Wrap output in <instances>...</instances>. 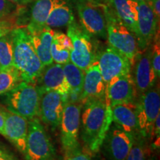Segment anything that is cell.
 Here are the masks:
<instances>
[{
  "label": "cell",
  "mask_w": 160,
  "mask_h": 160,
  "mask_svg": "<svg viewBox=\"0 0 160 160\" xmlns=\"http://www.w3.org/2000/svg\"><path fill=\"white\" fill-rule=\"evenodd\" d=\"M28 119L10 111H6L3 136L19 151L25 154Z\"/></svg>",
  "instance_id": "cell-17"
},
{
  "label": "cell",
  "mask_w": 160,
  "mask_h": 160,
  "mask_svg": "<svg viewBox=\"0 0 160 160\" xmlns=\"http://www.w3.org/2000/svg\"><path fill=\"white\" fill-rule=\"evenodd\" d=\"M13 42L11 32L0 37V69L13 67Z\"/></svg>",
  "instance_id": "cell-27"
},
{
  "label": "cell",
  "mask_w": 160,
  "mask_h": 160,
  "mask_svg": "<svg viewBox=\"0 0 160 160\" xmlns=\"http://www.w3.org/2000/svg\"><path fill=\"white\" fill-rule=\"evenodd\" d=\"M82 109V139L87 153H97L113 122L111 108L105 99H99L87 102Z\"/></svg>",
  "instance_id": "cell-1"
},
{
  "label": "cell",
  "mask_w": 160,
  "mask_h": 160,
  "mask_svg": "<svg viewBox=\"0 0 160 160\" xmlns=\"http://www.w3.org/2000/svg\"><path fill=\"white\" fill-rule=\"evenodd\" d=\"M75 19L73 10L67 2L64 0H55L45 25L51 28L68 27Z\"/></svg>",
  "instance_id": "cell-23"
},
{
  "label": "cell",
  "mask_w": 160,
  "mask_h": 160,
  "mask_svg": "<svg viewBox=\"0 0 160 160\" xmlns=\"http://www.w3.org/2000/svg\"><path fill=\"white\" fill-rule=\"evenodd\" d=\"M120 21L137 36L138 2L134 0H106Z\"/></svg>",
  "instance_id": "cell-19"
},
{
  "label": "cell",
  "mask_w": 160,
  "mask_h": 160,
  "mask_svg": "<svg viewBox=\"0 0 160 160\" xmlns=\"http://www.w3.org/2000/svg\"><path fill=\"white\" fill-rule=\"evenodd\" d=\"M76 7L81 27L91 37L107 39V26L102 4L79 0Z\"/></svg>",
  "instance_id": "cell-9"
},
{
  "label": "cell",
  "mask_w": 160,
  "mask_h": 160,
  "mask_svg": "<svg viewBox=\"0 0 160 160\" xmlns=\"http://www.w3.org/2000/svg\"><path fill=\"white\" fill-rule=\"evenodd\" d=\"M26 160H55L56 151L38 117L28 120Z\"/></svg>",
  "instance_id": "cell-7"
},
{
  "label": "cell",
  "mask_w": 160,
  "mask_h": 160,
  "mask_svg": "<svg viewBox=\"0 0 160 160\" xmlns=\"http://www.w3.org/2000/svg\"><path fill=\"white\" fill-rule=\"evenodd\" d=\"M159 21L149 0L138 2L137 40L139 51L147 49L155 38Z\"/></svg>",
  "instance_id": "cell-13"
},
{
  "label": "cell",
  "mask_w": 160,
  "mask_h": 160,
  "mask_svg": "<svg viewBox=\"0 0 160 160\" xmlns=\"http://www.w3.org/2000/svg\"><path fill=\"white\" fill-rule=\"evenodd\" d=\"M136 135L111 124L102 147L108 160H125L135 141Z\"/></svg>",
  "instance_id": "cell-10"
},
{
  "label": "cell",
  "mask_w": 160,
  "mask_h": 160,
  "mask_svg": "<svg viewBox=\"0 0 160 160\" xmlns=\"http://www.w3.org/2000/svg\"><path fill=\"white\" fill-rule=\"evenodd\" d=\"M22 82L19 71L13 67L0 69V95L5 94Z\"/></svg>",
  "instance_id": "cell-26"
},
{
  "label": "cell",
  "mask_w": 160,
  "mask_h": 160,
  "mask_svg": "<svg viewBox=\"0 0 160 160\" xmlns=\"http://www.w3.org/2000/svg\"><path fill=\"white\" fill-rule=\"evenodd\" d=\"M42 93L37 84L22 81L5 93V103L8 111L29 120L39 117L40 100Z\"/></svg>",
  "instance_id": "cell-3"
},
{
  "label": "cell",
  "mask_w": 160,
  "mask_h": 160,
  "mask_svg": "<svg viewBox=\"0 0 160 160\" xmlns=\"http://www.w3.org/2000/svg\"><path fill=\"white\" fill-rule=\"evenodd\" d=\"M17 5L8 0H0V19H5L15 13Z\"/></svg>",
  "instance_id": "cell-30"
},
{
  "label": "cell",
  "mask_w": 160,
  "mask_h": 160,
  "mask_svg": "<svg viewBox=\"0 0 160 160\" xmlns=\"http://www.w3.org/2000/svg\"><path fill=\"white\" fill-rule=\"evenodd\" d=\"M53 33L54 31L46 25L38 32L29 33L36 53L45 67L53 62L51 53Z\"/></svg>",
  "instance_id": "cell-22"
},
{
  "label": "cell",
  "mask_w": 160,
  "mask_h": 160,
  "mask_svg": "<svg viewBox=\"0 0 160 160\" xmlns=\"http://www.w3.org/2000/svg\"><path fill=\"white\" fill-rule=\"evenodd\" d=\"M106 84L100 72L97 60L85 71V77L80 104L93 100L105 99Z\"/></svg>",
  "instance_id": "cell-16"
},
{
  "label": "cell",
  "mask_w": 160,
  "mask_h": 160,
  "mask_svg": "<svg viewBox=\"0 0 160 160\" xmlns=\"http://www.w3.org/2000/svg\"><path fill=\"white\" fill-rule=\"evenodd\" d=\"M13 29V24L9 20L0 19V37L9 33Z\"/></svg>",
  "instance_id": "cell-32"
},
{
  "label": "cell",
  "mask_w": 160,
  "mask_h": 160,
  "mask_svg": "<svg viewBox=\"0 0 160 160\" xmlns=\"http://www.w3.org/2000/svg\"><path fill=\"white\" fill-rule=\"evenodd\" d=\"M147 160H157V159H156V158H155V157H151H151H149L148 158Z\"/></svg>",
  "instance_id": "cell-36"
},
{
  "label": "cell",
  "mask_w": 160,
  "mask_h": 160,
  "mask_svg": "<svg viewBox=\"0 0 160 160\" xmlns=\"http://www.w3.org/2000/svg\"><path fill=\"white\" fill-rule=\"evenodd\" d=\"M147 141L139 133L136 135L134 143L125 160H147L151 156V149Z\"/></svg>",
  "instance_id": "cell-28"
},
{
  "label": "cell",
  "mask_w": 160,
  "mask_h": 160,
  "mask_svg": "<svg viewBox=\"0 0 160 160\" xmlns=\"http://www.w3.org/2000/svg\"><path fill=\"white\" fill-rule=\"evenodd\" d=\"M13 42V65L19 71L22 81L37 84L45 66L36 53L31 37L24 28L11 31Z\"/></svg>",
  "instance_id": "cell-2"
},
{
  "label": "cell",
  "mask_w": 160,
  "mask_h": 160,
  "mask_svg": "<svg viewBox=\"0 0 160 160\" xmlns=\"http://www.w3.org/2000/svg\"><path fill=\"white\" fill-rule=\"evenodd\" d=\"M111 113L113 123L133 134L139 133L135 102L113 106L111 108Z\"/></svg>",
  "instance_id": "cell-20"
},
{
  "label": "cell",
  "mask_w": 160,
  "mask_h": 160,
  "mask_svg": "<svg viewBox=\"0 0 160 160\" xmlns=\"http://www.w3.org/2000/svg\"><path fill=\"white\" fill-rule=\"evenodd\" d=\"M8 1L18 5H27V4L31 3L33 0H8Z\"/></svg>",
  "instance_id": "cell-35"
},
{
  "label": "cell",
  "mask_w": 160,
  "mask_h": 160,
  "mask_svg": "<svg viewBox=\"0 0 160 160\" xmlns=\"http://www.w3.org/2000/svg\"><path fill=\"white\" fill-rule=\"evenodd\" d=\"M67 35L72 43L70 61L85 71L97 59V48L93 42V37L88 33L76 19L68 26Z\"/></svg>",
  "instance_id": "cell-5"
},
{
  "label": "cell",
  "mask_w": 160,
  "mask_h": 160,
  "mask_svg": "<svg viewBox=\"0 0 160 160\" xmlns=\"http://www.w3.org/2000/svg\"><path fill=\"white\" fill-rule=\"evenodd\" d=\"M137 98L135 84L131 73L112 79L106 84L105 101L112 108L120 104L133 102Z\"/></svg>",
  "instance_id": "cell-12"
},
{
  "label": "cell",
  "mask_w": 160,
  "mask_h": 160,
  "mask_svg": "<svg viewBox=\"0 0 160 160\" xmlns=\"http://www.w3.org/2000/svg\"><path fill=\"white\" fill-rule=\"evenodd\" d=\"M134 1H136V2H142V1H148V0H134Z\"/></svg>",
  "instance_id": "cell-37"
},
{
  "label": "cell",
  "mask_w": 160,
  "mask_h": 160,
  "mask_svg": "<svg viewBox=\"0 0 160 160\" xmlns=\"http://www.w3.org/2000/svg\"><path fill=\"white\" fill-rule=\"evenodd\" d=\"M65 101L60 93L54 91H45L40 100L39 117L52 130L59 128Z\"/></svg>",
  "instance_id": "cell-14"
},
{
  "label": "cell",
  "mask_w": 160,
  "mask_h": 160,
  "mask_svg": "<svg viewBox=\"0 0 160 160\" xmlns=\"http://www.w3.org/2000/svg\"><path fill=\"white\" fill-rule=\"evenodd\" d=\"M62 68L66 82L69 87V93L66 102L80 104L85 71L79 68L71 61L62 65Z\"/></svg>",
  "instance_id": "cell-21"
},
{
  "label": "cell",
  "mask_w": 160,
  "mask_h": 160,
  "mask_svg": "<svg viewBox=\"0 0 160 160\" xmlns=\"http://www.w3.org/2000/svg\"><path fill=\"white\" fill-rule=\"evenodd\" d=\"M72 43L68 36L60 31H54L51 53L53 62L64 65L70 61Z\"/></svg>",
  "instance_id": "cell-25"
},
{
  "label": "cell",
  "mask_w": 160,
  "mask_h": 160,
  "mask_svg": "<svg viewBox=\"0 0 160 160\" xmlns=\"http://www.w3.org/2000/svg\"><path fill=\"white\" fill-rule=\"evenodd\" d=\"M65 158V160H92L91 154L87 152L82 151V150H79Z\"/></svg>",
  "instance_id": "cell-31"
},
{
  "label": "cell",
  "mask_w": 160,
  "mask_h": 160,
  "mask_svg": "<svg viewBox=\"0 0 160 160\" xmlns=\"http://www.w3.org/2000/svg\"><path fill=\"white\" fill-rule=\"evenodd\" d=\"M82 107V106L80 104L68 102L65 104L59 126L65 157L81 150L79 137Z\"/></svg>",
  "instance_id": "cell-8"
},
{
  "label": "cell",
  "mask_w": 160,
  "mask_h": 160,
  "mask_svg": "<svg viewBox=\"0 0 160 160\" xmlns=\"http://www.w3.org/2000/svg\"><path fill=\"white\" fill-rule=\"evenodd\" d=\"M152 8L153 10L155 15L157 19H159L160 17V0H149Z\"/></svg>",
  "instance_id": "cell-33"
},
{
  "label": "cell",
  "mask_w": 160,
  "mask_h": 160,
  "mask_svg": "<svg viewBox=\"0 0 160 160\" xmlns=\"http://www.w3.org/2000/svg\"><path fill=\"white\" fill-rule=\"evenodd\" d=\"M37 83L43 93L48 91H57L62 96L66 102L69 87L64 74L62 65L53 62L45 66Z\"/></svg>",
  "instance_id": "cell-18"
},
{
  "label": "cell",
  "mask_w": 160,
  "mask_h": 160,
  "mask_svg": "<svg viewBox=\"0 0 160 160\" xmlns=\"http://www.w3.org/2000/svg\"><path fill=\"white\" fill-rule=\"evenodd\" d=\"M5 117H6V111L0 108V134L4 133V128H5Z\"/></svg>",
  "instance_id": "cell-34"
},
{
  "label": "cell",
  "mask_w": 160,
  "mask_h": 160,
  "mask_svg": "<svg viewBox=\"0 0 160 160\" xmlns=\"http://www.w3.org/2000/svg\"><path fill=\"white\" fill-rule=\"evenodd\" d=\"M151 64L153 73L157 80L160 77V48L159 41L155 38V42L151 48Z\"/></svg>",
  "instance_id": "cell-29"
},
{
  "label": "cell",
  "mask_w": 160,
  "mask_h": 160,
  "mask_svg": "<svg viewBox=\"0 0 160 160\" xmlns=\"http://www.w3.org/2000/svg\"><path fill=\"white\" fill-rule=\"evenodd\" d=\"M107 26V39L109 45L122 53L133 65L139 53L135 35L119 19L114 12L106 4L103 5Z\"/></svg>",
  "instance_id": "cell-4"
},
{
  "label": "cell",
  "mask_w": 160,
  "mask_h": 160,
  "mask_svg": "<svg viewBox=\"0 0 160 160\" xmlns=\"http://www.w3.org/2000/svg\"><path fill=\"white\" fill-rule=\"evenodd\" d=\"M139 134L151 139L157 116L160 114V94L158 85L139 95L135 101Z\"/></svg>",
  "instance_id": "cell-6"
},
{
  "label": "cell",
  "mask_w": 160,
  "mask_h": 160,
  "mask_svg": "<svg viewBox=\"0 0 160 160\" xmlns=\"http://www.w3.org/2000/svg\"><path fill=\"white\" fill-rule=\"evenodd\" d=\"M55 0H36L31 8V19L26 29L29 33L42 30L53 8Z\"/></svg>",
  "instance_id": "cell-24"
},
{
  "label": "cell",
  "mask_w": 160,
  "mask_h": 160,
  "mask_svg": "<svg viewBox=\"0 0 160 160\" xmlns=\"http://www.w3.org/2000/svg\"><path fill=\"white\" fill-rule=\"evenodd\" d=\"M133 65V75L132 77L138 97L157 85V79L151 64V48H148L142 51V53H138Z\"/></svg>",
  "instance_id": "cell-15"
},
{
  "label": "cell",
  "mask_w": 160,
  "mask_h": 160,
  "mask_svg": "<svg viewBox=\"0 0 160 160\" xmlns=\"http://www.w3.org/2000/svg\"><path fill=\"white\" fill-rule=\"evenodd\" d=\"M97 60L105 84L115 77L131 73V61L110 45L98 53Z\"/></svg>",
  "instance_id": "cell-11"
}]
</instances>
